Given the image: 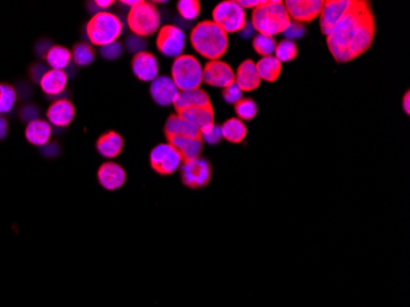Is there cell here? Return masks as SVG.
<instances>
[{
  "label": "cell",
  "instance_id": "6da1fadb",
  "mask_svg": "<svg viewBox=\"0 0 410 307\" xmlns=\"http://www.w3.org/2000/svg\"><path fill=\"white\" fill-rule=\"evenodd\" d=\"M375 34L376 24L371 4L364 0H352L347 13L327 36V46L337 62H352L368 52Z\"/></svg>",
  "mask_w": 410,
  "mask_h": 307
},
{
  "label": "cell",
  "instance_id": "7a4b0ae2",
  "mask_svg": "<svg viewBox=\"0 0 410 307\" xmlns=\"http://www.w3.org/2000/svg\"><path fill=\"white\" fill-rule=\"evenodd\" d=\"M192 47L201 57L210 61H220V58L228 52L229 36L224 30L213 21H201L192 30Z\"/></svg>",
  "mask_w": 410,
  "mask_h": 307
},
{
  "label": "cell",
  "instance_id": "3957f363",
  "mask_svg": "<svg viewBox=\"0 0 410 307\" xmlns=\"http://www.w3.org/2000/svg\"><path fill=\"white\" fill-rule=\"evenodd\" d=\"M290 23L284 3L279 0H268L267 4L253 10L251 25L258 34L274 37L282 34Z\"/></svg>",
  "mask_w": 410,
  "mask_h": 307
},
{
  "label": "cell",
  "instance_id": "277c9868",
  "mask_svg": "<svg viewBox=\"0 0 410 307\" xmlns=\"http://www.w3.org/2000/svg\"><path fill=\"white\" fill-rule=\"evenodd\" d=\"M123 31V24L120 18L110 11L96 13L86 24V36L91 44L104 47L113 44Z\"/></svg>",
  "mask_w": 410,
  "mask_h": 307
},
{
  "label": "cell",
  "instance_id": "5b68a950",
  "mask_svg": "<svg viewBox=\"0 0 410 307\" xmlns=\"http://www.w3.org/2000/svg\"><path fill=\"white\" fill-rule=\"evenodd\" d=\"M171 79L180 92L201 89L203 67L194 56L182 54L172 64Z\"/></svg>",
  "mask_w": 410,
  "mask_h": 307
},
{
  "label": "cell",
  "instance_id": "8992f818",
  "mask_svg": "<svg viewBox=\"0 0 410 307\" xmlns=\"http://www.w3.org/2000/svg\"><path fill=\"white\" fill-rule=\"evenodd\" d=\"M160 11L153 3L139 1L138 4L130 8L127 23L133 35L140 37H148L155 34L160 27Z\"/></svg>",
  "mask_w": 410,
  "mask_h": 307
},
{
  "label": "cell",
  "instance_id": "52a82bcc",
  "mask_svg": "<svg viewBox=\"0 0 410 307\" xmlns=\"http://www.w3.org/2000/svg\"><path fill=\"white\" fill-rule=\"evenodd\" d=\"M213 23L224 30L226 34L241 32L247 24L244 8L235 0L221 1L213 10Z\"/></svg>",
  "mask_w": 410,
  "mask_h": 307
},
{
  "label": "cell",
  "instance_id": "ba28073f",
  "mask_svg": "<svg viewBox=\"0 0 410 307\" xmlns=\"http://www.w3.org/2000/svg\"><path fill=\"white\" fill-rule=\"evenodd\" d=\"M211 173L213 168L206 158H194L181 165L182 182L191 189H199L208 186Z\"/></svg>",
  "mask_w": 410,
  "mask_h": 307
},
{
  "label": "cell",
  "instance_id": "9c48e42d",
  "mask_svg": "<svg viewBox=\"0 0 410 307\" xmlns=\"http://www.w3.org/2000/svg\"><path fill=\"white\" fill-rule=\"evenodd\" d=\"M156 47L165 57L176 59L186 47V35L176 25H165L159 31Z\"/></svg>",
  "mask_w": 410,
  "mask_h": 307
},
{
  "label": "cell",
  "instance_id": "30bf717a",
  "mask_svg": "<svg viewBox=\"0 0 410 307\" xmlns=\"http://www.w3.org/2000/svg\"><path fill=\"white\" fill-rule=\"evenodd\" d=\"M181 155L171 144H159L150 153V165L155 173L163 176L172 175L181 168Z\"/></svg>",
  "mask_w": 410,
  "mask_h": 307
},
{
  "label": "cell",
  "instance_id": "8fae6325",
  "mask_svg": "<svg viewBox=\"0 0 410 307\" xmlns=\"http://www.w3.org/2000/svg\"><path fill=\"white\" fill-rule=\"evenodd\" d=\"M322 0H287L284 5L290 20L305 24L317 19L323 8Z\"/></svg>",
  "mask_w": 410,
  "mask_h": 307
},
{
  "label": "cell",
  "instance_id": "7c38bea8",
  "mask_svg": "<svg viewBox=\"0 0 410 307\" xmlns=\"http://www.w3.org/2000/svg\"><path fill=\"white\" fill-rule=\"evenodd\" d=\"M203 82L210 87H230L235 82V72L228 63L223 61H210L203 68Z\"/></svg>",
  "mask_w": 410,
  "mask_h": 307
},
{
  "label": "cell",
  "instance_id": "4fadbf2b",
  "mask_svg": "<svg viewBox=\"0 0 410 307\" xmlns=\"http://www.w3.org/2000/svg\"><path fill=\"white\" fill-rule=\"evenodd\" d=\"M352 0H327L321 10L320 25L322 34L328 36L350 6Z\"/></svg>",
  "mask_w": 410,
  "mask_h": 307
},
{
  "label": "cell",
  "instance_id": "5bb4252c",
  "mask_svg": "<svg viewBox=\"0 0 410 307\" xmlns=\"http://www.w3.org/2000/svg\"><path fill=\"white\" fill-rule=\"evenodd\" d=\"M97 180L102 188L112 192L123 187L124 183L127 181V173L118 163L107 161L102 163L97 170Z\"/></svg>",
  "mask_w": 410,
  "mask_h": 307
},
{
  "label": "cell",
  "instance_id": "9a60e30c",
  "mask_svg": "<svg viewBox=\"0 0 410 307\" xmlns=\"http://www.w3.org/2000/svg\"><path fill=\"white\" fill-rule=\"evenodd\" d=\"M132 70L140 82H153L159 77L158 58L147 51L138 53L132 61Z\"/></svg>",
  "mask_w": 410,
  "mask_h": 307
},
{
  "label": "cell",
  "instance_id": "2e32d148",
  "mask_svg": "<svg viewBox=\"0 0 410 307\" xmlns=\"http://www.w3.org/2000/svg\"><path fill=\"white\" fill-rule=\"evenodd\" d=\"M177 115L187 120L188 123H191L193 127H196L197 130L201 132V135L211 130L215 125L213 105L177 111Z\"/></svg>",
  "mask_w": 410,
  "mask_h": 307
},
{
  "label": "cell",
  "instance_id": "e0dca14e",
  "mask_svg": "<svg viewBox=\"0 0 410 307\" xmlns=\"http://www.w3.org/2000/svg\"><path fill=\"white\" fill-rule=\"evenodd\" d=\"M150 94L155 104L166 107V106L173 105V102L180 94V90L177 89L171 77L163 75V77H156L151 82Z\"/></svg>",
  "mask_w": 410,
  "mask_h": 307
},
{
  "label": "cell",
  "instance_id": "ac0fdd59",
  "mask_svg": "<svg viewBox=\"0 0 410 307\" xmlns=\"http://www.w3.org/2000/svg\"><path fill=\"white\" fill-rule=\"evenodd\" d=\"M166 139L168 140V144H171L180 153L183 163L201 158V150H203L201 138L172 135V137H167Z\"/></svg>",
  "mask_w": 410,
  "mask_h": 307
},
{
  "label": "cell",
  "instance_id": "d6986e66",
  "mask_svg": "<svg viewBox=\"0 0 410 307\" xmlns=\"http://www.w3.org/2000/svg\"><path fill=\"white\" fill-rule=\"evenodd\" d=\"M75 117V107L69 100H57L49 106L47 118L49 125L57 128H66Z\"/></svg>",
  "mask_w": 410,
  "mask_h": 307
},
{
  "label": "cell",
  "instance_id": "ffe728a7",
  "mask_svg": "<svg viewBox=\"0 0 410 307\" xmlns=\"http://www.w3.org/2000/svg\"><path fill=\"white\" fill-rule=\"evenodd\" d=\"M261 77L257 72L256 63L251 59H246L240 64L237 72L235 74V82L242 92H249L256 90L261 85Z\"/></svg>",
  "mask_w": 410,
  "mask_h": 307
},
{
  "label": "cell",
  "instance_id": "44dd1931",
  "mask_svg": "<svg viewBox=\"0 0 410 307\" xmlns=\"http://www.w3.org/2000/svg\"><path fill=\"white\" fill-rule=\"evenodd\" d=\"M25 137L30 144L35 146H44L49 143L52 137V125L43 120H35L26 125Z\"/></svg>",
  "mask_w": 410,
  "mask_h": 307
},
{
  "label": "cell",
  "instance_id": "7402d4cb",
  "mask_svg": "<svg viewBox=\"0 0 410 307\" xmlns=\"http://www.w3.org/2000/svg\"><path fill=\"white\" fill-rule=\"evenodd\" d=\"M123 145L124 140L122 135L118 134L115 130H110L104 133L97 139L96 148L101 156L105 158H115L122 153Z\"/></svg>",
  "mask_w": 410,
  "mask_h": 307
},
{
  "label": "cell",
  "instance_id": "603a6c76",
  "mask_svg": "<svg viewBox=\"0 0 410 307\" xmlns=\"http://www.w3.org/2000/svg\"><path fill=\"white\" fill-rule=\"evenodd\" d=\"M68 84V74L66 70H54L49 69L43 75L39 85L42 92L48 96H58L61 95Z\"/></svg>",
  "mask_w": 410,
  "mask_h": 307
},
{
  "label": "cell",
  "instance_id": "cb8c5ba5",
  "mask_svg": "<svg viewBox=\"0 0 410 307\" xmlns=\"http://www.w3.org/2000/svg\"><path fill=\"white\" fill-rule=\"evenodd\" d=\"M176 111L192 108V107H205L211 106L210 97L206 92L201 89L188 90V92H180L176 100L173 102Z\"/></svg>",
  "mask_w": 410,
  "mask_h": 307
},
{
  "label": "cell",
  "instance_id": "d4e9b609",
  "mask_svg": "<svg viewBox=\"0 0 410 307\" xmlns=\"http://www.w3.org/2000/svg\"><path fill=\"white\" fill-rule=\"evenodd\" d=\"M172 135H185V137L201 138V132L178 115H170L165 123V137L167 138V137H172Z\"/></svg>",
  "mask_w": 410,
  "mask_h": 307
},
{
  "label": "cell",
  "instance_id": "484cf974",
  "mask_svg": "<svg viewBox=\"0 0 410 307\" xmlns=\"http://www.w3.org/2000/svg\"><path fill=\"white\" fill-rule=\"evenodd\" d=\"M221 134H223V138L230 143L239 144L247 137V127L244 125V120L239 118H230L221 125Z\"/></svg>",
  "mask_w": 410,
  "mask_h": 307
},
{
  "label": "cell",
  "instance_id": "4316f807",
  "mask_svg": "<svg viewBox=\"0 0 410 307\" xmlns=\"http://www.w3.org/2000/svg\"><path fill=\"white\" fill-rule=\"evenodd\" d=\"M256 67L261 80H266L267 82H277L282 73V63L273 56L263 57L256 63Z\"/></svg>",
  "mask_w": 410,
  "mask_h": 307
},
{
  "label": "cell",
  "instance_id": "83f0119b",
  "mask_svg": "<svg viewBox=\"0 0 410 307\" xmlns=\"http://www.w3.org/2000/svg\"><path fill=\"white\" fill-rule=\"evenodd\" d=\"M44 59L51 69L64 70L72 62V52L63 46H52L46 53Z\"/></svg>",
  "mask_w": 410,
  "mask_h": 307
},
{
  "label": "cell",
  "instance_id": "f1b7e54d",
  "mask_svg": "<svg viewBox=\"0 0 410 307\" xmlns=\"http://www.w3.org/2000/svg\"><path fill=\"white\" fill-rule=\"evenodd\" d=\"M95 59V51L90 44H77L72 51V61L79 67H87Z\"/></svg>",
  "mask_w": 410,
  "mask_h": 307
},
{
  "label": "cell",
  "instance_id": "f546056e",
  "mask_svg": "<svg viewBox=\"0 0 410 307\" xmlns=\"http://www.w3.org/2000/svg\"><path fill=\"white\" fill-rule=\"evenodd\" d=\"M16 99L18 95L14 87L9 84L0 82V115H4L13 110L16 104Z\"/></svg>",
  "mask_w": 410,
  "mask_h": 307
},
{
  "label": "cell",
  "instance_id": "4dcf8cb0",
  "mask_svg": "<svg viewBox=\"0 0 410 307\" xmlns=\"http://www.w3.org/2000/svg\"><path fill=\"white\" fill-rule=\"evenodd\" d=\"M275 58L280 63H289L294 61L297 57L299 49L297 44L289 39H282V42L277 44L275 49Z\"/></svg>",
  "mask_w": 410,
  "mask_h": 307
},
{
  "label": "cell",
  "instance_id": "1f68e13d",
  "mask_svg": "<svg viewBox=\"0 0 410 307\" xmlns=\"http://www.w3.org/2000/svg\"><path fill=\"white\" fill-rule=\"evenodd\" d=\"M277 49V41L274 37L257 35L253 39V49L263 57H271Z\"/></svg>",
  "mask_w": 410,
  "mask_h": 307
},
{
  "label": "cell",
  "instance_id": "d6a6232c",
  "mask_svg": "<svg viewBox=\"0 0 410 307\" xmlns=\"http://www.w3.org/2000/svg\"><path fill=\"white\" fill-rule=\"evenodd\" d=\"M177 11L186 21H193L201 14V3L197 0H180Z\"/></svg>",
  "mask_w": 410,
  "mask_h": 307
},
{
  "label": "cell",
  "instance_id": "836d02e7",
  "mask_svg": "<svg viewBox=\"0 0 410 307\" xmlns=\"http://www.w3.org/2000/svg\"><path fill=\"white\" fill-rule=\"evenodd\" d=\"M236 115H239V120H252L258 113V106L252 99H242L235 105Z\"/></svg>",
  "mask_w": 410,
  "mask_h": 307
},
{
  "label": "cell",
  "instance_id": "e575fe53",
  "mask_svg": "<svg viewBox=\"0 0 410 307\" xmlns=\"http://www.w3.org/2000/svg\"><path fill=\"white\" fill-rule=\"evenodd\" d=\"M123 53V46L118 41L113 44H106L104 47H100V54L107 61H116L122 56Z\"/></svg>",
  "mask_w": 410,
  "mask_h": 307
},
{
  "label": "cell",
  "instance_id": "d590c367",
  "mask_svg": "<svg viewBox=\"0 0 410 307\" xmlns=\"http://www.w3.org/2000/svg\"><path fill=\"white\" fill-rule=\"evenodd\" d=\"M125 49H128L129 52L133 53L134 56L138 53L145 52L147 41L144 37L137 35H130L125 39Z\"/></svg>",
  "mask_w": 410,
  "mask_h": 307
},
{
  "label": "cell",
  "instance_id": "8d00e7d4",
  "mask_svg": "<svg viewBox=\"0 0 410 307\" xmlns=\"http://www.w3.org/2000/svg\"><path fill=\"white\" fill-rule=\"evenodd\" d=\"M223 99H224L225 102L231 104V105H236L240 100H242V92L236 85V82L231 84L230 87H225L223 90Z\"/></svg>",
  "mask_w": 410,
  "mask_h": 307
},
{
  "label": "cell",
  "instance_id": "74e56055",
  "mask_svg": "<svg viewBox=\"0 0 410 307\" xmlns=\"http://www.w3.org/2000/svg\"><path fill=\"white\" fill-rule=\"evenodd\" d=\"M306 34V29L304 25L300 24V23H295V21H291L289 27H287L282 35L285 36V39H289V41H295V39H301L304 37Z\"/></svg>",
  "mask_w": 410,
  "mask_h": 307
},
{
  "label": "cell",
  "instance_id": "f35d334b",
  "mask_svg": "<svg viewBox=\"0 0 410 307\" xmlns=\"http://www.w3.org/2000/svg\"><path fill=\"white\" fill-rule=\"evenodd\" d=\"M223 139V134H221V125H214L211 130H208L206 133L201 134V140L206 142L208 144L215 145L220 143V140Z\"/></svg>",
  "mask_w": 410,
  "mask_h": 307
},
{
  "label": "cell",
  "instance_id": "ab89813d",
  "mask_svg": "<svg viewBox=\"0 0 410 307\" xmlns=\"http://www.w3.org/2000/svg\"><path fill=\"white\" fill-rule=\"evenodd\" d=\"M39 108L36 106L26 105L20 111V117L26 123H30L32 120H39Z\"/></svg>",
  "mask_w": 410,
  "mask_h": 307
},
{
  "label": "cell",
  "instance_id": "60d3db41",
  "mask_svg": "<svg viewBox=\"0 0 410 307\" xmlns=\"http://www.w3.org/2000/svg\"><path fill=\"white\" fill-rule=\"evenodd\" d=\"M113 1L112 0H96L90 3V9L94 14L96 13H101V11H106L110 6H112Z\"/></svg>",
  "mask_w": 410,
  "mask_h": 307
},
{
  "label": "cell",
  "instance_id": "b9f144b4",
  "mask_svg": "<svg viewBox=\"0 0 410 307\" xmlns=\"http://www.w3.org/2000/svg\"><path fill=\"white\" fill-rule=\"evenodd\" d=\"M46 72H47V69H46V67L43 64H36L31 69V75H32V79H34L35 82H39L43 75L46 74Z\"/></svg>",
  "mask_w": 410,
  "mask_h": 307
},
{
  "label": "cell",
  "instance_id": "7bdbcfd3",
  "mask_svg": "<svg viewBox=\"0 0 410 307\" xmlns=\"http://www.w3.org/2000/svg\"><path fill=\"white\" fill-rule=\"evenodd\" d=\"M268 0H240L239 4L246 9V8H252V9H257L262 5L267 4Z\"/></svg>",
  "mask_w": 410,
  "mask_h": 307
},
{
  "label": "cell",
  "instance_id": "ee69618b",
  "mask_svg": "<svg viewBox=\"0 0 410 307\" xmlns=\"http://www.w3.org/2000/svg\"><path fill=\"white\" fill-rule=\"evenodd\" d=\"M59 151H61V148L57 144H53V143H48L47 145L43 146V154L47 155V156H51V158L58 155Z\"/></svg>",
  "mask_w": 410,
  "mask_h": 307
},
{
  "label": "cell",
  "instance_id": "f6af8a7d",
  "mask_svg": "<svg viewBox=\"0 0 410 307\" xmlns=\"http://www.w3.org/2000/svg\"><path fill=\"white\" fill-rule=\"evenodd\" d=\"M8 134V122L3 115H0V140L4 139Z\"/></svg>",
  "mask_w": 410,
  "mask_h": 307
},
{
  "label": "cell",
  "instance_id": "bcb514c9",
  "mask_svg": "<svg viewBox=\"0 0 410 307\" xmlns=\"http://www.w3.org/2000/svg\"><path fill=\"white\" fill-rule=\"evenodd\" d=\"M52 46H51V42H48V41H41L39 44V47H37V52L39 54H44L46 56V53L49 51Z\"/></svg>",
  "mask_w": 410,
  "mask_h": 307
},
{
  "label": "cell",
  "instance_id": "7dc6e473",
  "mask_svg": "<svg viewBox=\"0 0 410 307\" xmlns=\"http://www.w3.org/2000/svg\"><path fill=\"white\" fill-rule=\"evenodd\" d=\"M241 32H242V37H244V39H249V37L252 36L253 32H254V29H253L251 23H247Z\"/></svg>",
  "mask_w": 410,
  "mask_h": 307
},
{
  "label": "cell",
  "instance_id": "c3c4849f",
  "mask_svg": "<svg viewBox=\"0 0 410 307\" xmlns=\"http://www.w3.org/2000/svg\"><path fill=\"white\" fill-rule=\"evenodd\" d=\"M403 108L406 111V115H409L410 112V92H406V95L403 97Z\"/></svg>",
  "mask_w": 410,
  "mask_h": 307
},
{
  "label": "cell",
  "instance_id": "681fc988",
  "mask_svg": "<svg viewBox=\"0 0 410 307\" xmlns=\"http://www.w3.org/2000/svg\"><path fill=\"white\" fill-rule=\"evenodd\" d=\"M140 0H133V1H128V0H123V1H120V4L127 5V6H130V8H133L135 5L138 4Z\"/></svg>",
  "mask_w": 410,
  "mask_h": 307
}]
</instances>
